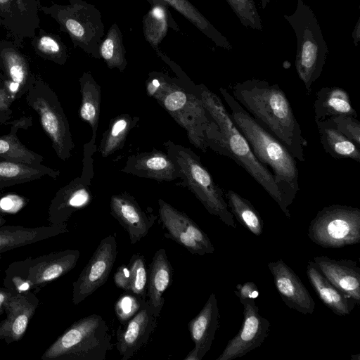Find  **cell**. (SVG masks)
Instances as JSON below:
<instances>
[{"label":"cell","mask_w":360,"mask_h":360,"mask_svg":"<svg viewBox=\"0 0 360 360\" xmlns=\"http://www.w3.org/2000/svg\"><path fill=\"white\" fill-rule=\"evenodd\" d=\"M228 91L263 128L288 148L296 160L305 161L304 150L308 142L287 96L278 84L250 79L231 84Z\"/></svg>","instance_id":"cell-1"},{"label":"cell","mask_w":360,"mask_h":360,"mask_svg":"<svg viewBox=\"0 0 360 360\" xmlns=\"http://www.w3.org/2000/svg\"><path fill=\"white\" fill-rule=\"evenodd\" d=\"M219 91L230 110L232 121L247 140L257 159L270 170L290 205L300 191L296 159L235 100L228 89L220 87Z\"/></svg>","instance_id":"cell-2"},{"label":"cell","mask_w":360,"mask_h":360,"mask_svg":"<svg viewBox=\"0 0 360 360\" xmlns=\"http://www.w3.org/2000/svg\"><path fill=\"white\" fill-rule=\"evenodd\" d=\"M195 89L219 130V141L215 153L232 159L243 168L290 219V205L276 184L273 174L255 156L247 140L232 121L221 98L203 84L195 86Z\"/></svg>","instance_id":"cell-3"},{"label":"cell","mask_w":360,"mask_h":360,"mask_svg":"<svg viewBox=\"0 0 360 360\" xmlns=\"http://www.w3.org/2000/svg\"><path fill=\"white\" fill-rule=\"evenodd\" d=\"M147 93L155 98L187 132L190 142L206 152L212 150L219 139L217 124L198 95L195 86L189 90L165 76H153L146 82Z\"/></svg>","instance_id":"cell-4"},{"label":"cell","mask_w":360,"mask_h":360,"mask_svg":"<svg viewBox=\"0 0 360 360\" xmlns=\"http://www.w3.org/2000/svg\"><path fill=\"white\" fill-rule=\"evenodd\" d=\"M296 36L295 68L307 94L320 77L326 62L328 49L320 24L309 6L297 0L295 11L283 15Z\"/></svg>","instance_id":"cell-5"},{"label":"cell","mask_w":360,"mask_h":360,"mask_svg":"<svg viewBox=\"0 0 360 360\" xmlns=\"http://www.w3.org/2000/svg\"><path fill=\"white\" fill-rule=\"evenodd\" d=\"M105 321L91 314L72 324L44 352L42 359L105 360L111 349Z\"/></svg>","instance_id":"cell-6"},{"label":"cell","mask_w":360,"mask_h":360,"mask_svg":"<svg viewBox=\"0 0 360 360\" xmlns=\"http://www.w3.org/2000/svg\"><path fill=\"white\" fill-rule=\"evenodd\" d=\"M165 145L167 154L176 165L184 185L195 195L210 214L218 217L228 226L236 229L224 191L216 184L200 158L190 148L170 141Z\"/></svg>","instance_id":"cell-7"},{"label":"cell","mask_w":360,"mask_h":360,"mask_svg":"<svg viewBox=\"0 0 360 360\" xmlns=\"http://www.w3.org/2000/svg\"><path fill=\"white\" fill-rule=\"evenodd\" d=\"M27 104L39 115L58 157L67 160L74 148L70 125L56 94L44 82L34 79L25 94Z\"/></svg>","instance_id":"cell-8"},{"label":"cell","mask_w":360,"mask_h":360,"mask_svg":"<svg viewBox=\"0 0 360 360\" xmlns=\"http://www.w3.org/2000/svg\"><path fill=\"white\" fill-rule=\"evenodd\" d=\"M307 235L324 248H342L360 243V209L331 205L319 210L310 221Z\"/></svg>","instance_id":"cell-9"},{"label":"cell","mask_w":360,"mask_h":360,"mask_svg":"<svg viewBox=\"0 0 360 360\" xmlns=\"http://www.w3.org/2000/svg\"><path fill=\"white\" fill-rule=\"evenodd\" d=\"M158 212L165 236L176 241L194 255L212 254L214 248L207 235L185 213L177 210L162 199Z\"/></svg>","instance_id":"cell-10"},{"label":"cell","mask_w":360,"mask_h":360,"mask_svg":"<svg viewBox=\"0 0 360 360\" xmlns=\"http://www.w3.org/2000/svg\"><path fill=\"white\" fill-rule=\"evenodd\" d=\"M117 254L115 235H109L101 240L79 278L73 283L74 304H78L106 282Z\"/></svg>","instance_id":"cell-11"},{"label":"cell","mask_w":360,"mask_h":360,"mask_svg":"<svg viewBox=\"0 0 360 360\" xmlns=\"http://www.w3.org/2000/svg\"><path fill=\"white\" fill-rule=\"evenodd\" d=\"M243 321L238 333L231 339L216 360L242 357L261 346L269 334L270 322L259 313L255 300H241Z\"/></svg>","instance_id":"cell-12"},{"label":"cell","mask_w":360,"mask_h":360,"mask_svg":"<svg viewBox=\"0 0 360 360\" xmlns=\"http://www.w3.org/2000/svg\"><path fill=\"white\" fill-rule=\"evenodd\" d=\"M158 323V318L151 312L146 300H142L139 311L116 331V348L122 360H128L144 347Z\"/></svg>","instance_id":"cell-13"},{"label":"cell","mask_w":360,"mask_h":360,"mask_svg":"<svg viewBox=\"0 0 360 360\" xmlns=\"http://www.w3.org/2000/svg\"><path fill=\"white\" fill-rule=\"evenodd\" d=\"M267 266L276 290L284 303L290 309L302 314H312L315 310V302L293 269L282 259L269 262Z\"/></svg>","instance_id":"cell-14"},{"label":"cell","mask_w":360,"mask_h":360,"mask_svg":"<svg viewBox=\"0 0 360 360\" xmlns=\"http://www.w3.org/2000/svg\"><path fill=\"white\" fill-rule=\"evenodd\" d=\"M110 207V214L127 232L131 244L144 238L153 225L155 217L148 216L128 193L112 195Z\"/></svg>","instance_id":"cell-15"},{"label":"cell","mask_w":360,"mask_h":360,"mask_svg":"<svg viewBox=\"0 0 360 360\" xmlns=\"http://www.w3.org/2000/svg\"><path fill=\"white\" fill-rule=\"evenodd\" d=\"M319 271L336 288L360 303V268L355 261L327 256L314 257Z\"/></svg>","instance_id":"cell-16"},{"label":"cell","mask_w":360,"mask_h":360,"mask_svg":"<svg viewBox=\"0 0 360 360\" xmlns=\"http://www.w3.org/2000/svg\"><path fill=\"white\" fill-rule=\"evenodd\" d=\"M122 171L158 181H169L179 178L174 162L168 154L159 150L141 153L129 157Z\"/></svg>","instance_id":"cell-17"},{"label":"cell","mask_w":360,"mask_h":360,"mask_svg":"<svg viewBox=\"0 0 360 360\" xmlns=\"http://www.w3.org/2000/svg\"><path fill=\"white\" fill-rule=\"evenodd\" d=\"M190 335L202 359L210 349L219 327V309L214 292L211 293L200 311L188 324Z\"/></svg>","instance_id":"cell-18"},{"label":"cell","mask_w":360,"mask_h":360,"mask_svg":"<svg viewBox=\"0 0 360 360\" xmlns=\"http://www.w3.org/2000/svg\"><path fill=\"white\" fill-rule=\"evenodd\" d=\"M148 276L146 301L153 314L158 318L165 302L162 295L171 284L173 277V268L165 249L161 248L155 252Z\"/></svg>","instance_id":"cell-19"},{"label":"cell","mask_w":360,"mask_h":360,"mask_svg":"<svg viewBox=\"0 0 360 360\" xmlns=\"http://www.w3.org/2000/svg\"><path fill=\"white\" fill-rule=\"evenodd\" d=\"M307 278L319 299L335 314L349 315L357 304L348 295L331 283L316 268L313 261L307 265Z\"/></svg>","instance_id":"cell-20"},{"label":"cell","mask_w":360,"mask_h":360,"mask_svg":"<svg viewBox=\"0 0 360 360\" xmlns=\"http://www.w3.org/2000/svg\"><path fill=\"white\" fill-rule=\"evenodd\" d=\"M315 121L323 120L338 115L357 117L349 94L339 86H323L316 93L314 103Z\"/></svg>","instance_id":"cell-21"},{"label":"cell","mask_w":360,"mask_h":360,"mask_svg":"<svg viewBox=\"0 0 360 360\" xmlns=\"http://www.w3.org/2000/svg\"><path fill=\"white\" fill-rule=\"evenodd\" d=\"M12 125L8 134L0 136V160L40 165L44 157L22 143L17 132L19 129H27L32 125V117H22L8 122Z\"/></svg>","instance_id":"cell-22"},{"label":"cell","mask_w":360,"mask_h":360,"mask_svg":"<svg viewBox=\"0 0 360 360\" xmlns=\"http://www.w3.org/2000/svg\"><path fill=\"white\" fill-rule=\"evenodd\" d=\"M79 251L67 250L50 255L30 267L28 279L33 285H40L51 282L73 269L79 257Z\"/></svg>","instance_id":"cell-23"},{"label":"cell","mask_w":360,"mask_h":360,"mask_svg":"<svg viewBox=\"0 0 360 360\" xmlns=\"http://www.w3.org/2000/svg\"><path fill=\"white\" fill-rule=\"evenodd\" d=\"M8 316L0 326V338L20 340L35 311V305L22 295L11 296L5 304Z\"/></svg>","instance_id":"cell-24"},{"label":"cell","mask_w":360,"mask_h":360,"mask_svg":"<svg viewBox=\"0 0 360 360\" xmlns=\"http://www.w3.org/2000/svg\"><path fill=\"white\" fill-rule=\"evenodd\" d=\"M1 58L7 77L4 86L14 100L20 98L26 94L34 80L27 64L20 54L11 49L4 50Z\"/></svg>","instance_id":"cell-25"},{"label":"cell","mask_w":360,"mask_h":360,"mask_svg":"<svg viewBox=\"0 0 360 360\" xmlns=\"http://www.w3.org/2000/svg\"><path fill=\"white\" fill-rule=\"evenodd\" d=\"M91 195L87 186V180L82 176L61 188L51 204V210L63 219L73 212L88 205Z\"/></svg>","instance_id":"cell-26"},{"label":"cell","mask_w":360,"mask_h":360,"mask_svg":"<svg viewBox=\"0 0 360 360\" xmlns=\"http://www.w3.org/2000/svg\"><path fill=\"white\" fill-rule=\"evenodd\" d=\"M315 122L326 153L335 158L352 159L360 162V148L340 132L329 119Z\"/></svg>","instance_id":"cell-27"},{"label":"cell","mask_w":360,"mask_h":360,"mask_svg":"<svg viewBox=\"0 0 360 360\" xmlns=\"http://www.w3.org/2000/svg\"><path fill=\"white\" fill-rule=\"evenodd\" d=\"M59 175L58 170L43 165H32L0 160V188L27 183L45 176L56 179Z\"/></svg>","instance_id":"cell-28"},{"label":"cell","mask_w":360,"mask_h":360,"mask_svg":"<svg viewBox=\"0 0 360 360\" xmlns=\"http://www.w3.org/2000/svg\"><path fill=\"white\" fill-rule=\"evenodd\" d=\"M79 82L82 94L79 116L90 124L93 131L92 141L94 143L99 120L101 88L89 73H84Z\"/></svg>","instance_id":"cell-29"},{"label":"cell","mask_w":360,"mask_h":360,"mask_svg":"<svg viewBox=\"0 0 360 360\" xmlns=\"http://www.w3.org/2000/svg\"><path fill=\"white\" fill-rule=\"evenodd\" d=\"M224 196L229 208L236 220L256 236L263 232V220L252 204L234 191L228 189Z\"/></svg>","instance_id":"cell-30"},{"label":"cell","mask_w":360,"mask_h":360,"mask_svg":"<svg viewBox=\"0 0 360 360\" xmlns=\"http://www.w3.org/2000/svg\"><path fill=\"white\" fill-rule=\"evenodd\" d=\"M167 5L172 6L178 12L186 17L203 34L209 37L217 46L228 51L233 50L229 41L221 34L188 0H162Z\"/></svg>","instance_id":"cell-31"},{"label":"cell","mask_w":360,"mask_h":360,"mask_svg":"<svg viewBox=\"0 0 360 360\" xmlns=\"http://www.w3.org/2000/svg\"><path fill=\"white\" fill-rule=\"evenodd\" d=\"M138 118L129 115H121L111 120L108 130L101 141L100 152L107 157L123 145L129 131L138 122Z\"/></svg>","instance_id":"cell-32"},{"label":"cell","mask_w":360,"mask_h":360,"mask_svg":"<svg viewBox=\"0 0 360 360\" xmlns=\"http://www.w3.org/2000/svg\"><path fill=\"white\" fill-rule=\"evenodd\" d=\"M145 39L156 48L167 34L168 12L162 3L155 4L144 16L143 20Z\"/></svg>","instance_id":"cell-33"},{"label":"cell","mask_w":360,"mask_h":360,"mask_svg":"<svg viewBox=\"0 0 360 360\" xmlns=\"http://www.w3.org/2000/svg\"><path fill=\"white\" fill-rule=\"evenodd\" d=\"M98 51L110 68H117L120 71L125 68L127 65L124 58L125 51L122 34L117 25L114 24L108 30Z\"/></svg>","instance_id":"cell-34"},{"label":"cell","mask_w":360,"mask_h":360,"mask_svg":"<svg viewBox=\"0 0 360 360\" xmlns=\"http://www.w3.org/2000/svg\"><path fill=\"white\" fill-rule=\"evenodd\" d=\"M49 229H21L0 231V252L46 238Z\"/></svg>","instance_id":"cell-35"},{"label":"cell","mask_w":360,"mask_h":360,"mask_svg":"<svg viewBox=\"0 0 360 360\" xmlns=\"http://www.w3.org/2000/svg\"><path fill=\"white\" fill-rule=\"evenodd\" d=\"M129 270V292L142 300L147 295L148 271L143 255L134 254L127 265Z\"/></svg>","instance_id":"cell-36"},{"label":"cell","mask_w":360,"mask_h":360,"mask_svg":"<svg viewBox=\"0 0 360 360\" xmlns=\"http://www.w3.org/2000/svg\"><path fill=\"white\" fill-rule=\"evenodd\" d=\"M225 1L244 27L262 30L261 18L253 0Z\"/></svg>","instance_id":"cell-37"},{"label":"cell","mask_w":360,"mask_h":360,"mask_svg":"<svg viewBox=\"0 0 360 360\" xmlns=\"http://www.w3.org/2000/svg\"><path fill=\"white\" fill-rule=\"evenodd\" d=\"M142 300L131 292L119 297L115 304V312L121 324H124L139 311Z\"/></svg>","instance_id":"cell-38"},{"label":"cell","mask_w":360,"mask_h":360,"mask_svg":"<svg viewBox=\"0 0 360 360\" xmlns=\"http://www.w3.org/2000/svg\"><path fill=\"white\" fill-rule=\"evenodd\" d=\"M333 126L360 148V122L357 117L338 115L329 118Z\"/></svg>","instance_id":"cell-39"},{"label":"cell","mask_w":360,"mask_h":360,"mask_svg":"<svg viewBox=\"0 0 360 360\" xmlns=\"http://www.w3.org/2000/svg\"><path fill=\"white\" fill-rule=\"evenodd\" d=\"M25 205V199L17 194H8L0 199V212L13 214Z\"/></svg>","instance_id":"cell-40"},{"label":"cell","mask_w":360,"mask_h":360,"mask_svg":"<svg viewBox=\"0 0 360 360\" xmlns=\"http://www.w3.org/2000/svg\"><path fill=\"white\" fill-rule=\"evenodd\" d=\"M14 99L6 90L0 84V124H7L12 117L11 105Z\"/></svg>","instance_id":"cell-41"},{"label":"cell","mask_w":360,"mask_h":360,"mask_svg":"<svg viewBox=\"0 0 360 360\" xmlns=\"http://www.w3.org/2000/svg\"><path fill=\"white\" fill-rule=\"evenodd\" d=\"M234 292L240 300H255L259 294L256 284L252 281H247L243 284H238Z\"/></svg>","instance_id":"cell-42"},{"label":"cell","mask_w":360,"mask_h":360,"mask_svg":"<svg viewBox=\"0 0 360 360\" xmlns=\"http://www.w3.org/2000/svg\"><path fill=\"white\" fill-rule=\"evenodd\" d=\"M37 46L41 52L50 56H58L61 52L58 42L49 36L41 37L38 41Z\"/></svg>","instance_id":"cell-43"},{"label":"cell","mask_w":360,"mask_h":360,"mask_svg":"<svg viewBox=\"0 0 360 360\" xmlns=\"http://www.w3.org/2000/svg\"><path fill=\"white\" fill-rule=\"evenodd\" d=\"M113 280L117 287L129 292L130 283L128 266H120L114 274Z\"/></svg>","instance_id":"cell-44"},{"label":"cell","mask_w":360,"mask_h":360,"mask_svg":"<svg viewBox=\"0 0 360 360\" xmlns=\"http://www.w3.org/2000/svg\"><path fill=\"white\" fill-rule=\"evenodd\" d=\"M13 281L15 284L16 289L19 292L27 291L30 288L31 285H33L29 279L25 280L20 277H15L13 279Z\"/></svg>","instance_id":"cell-45"},{"label":"cell","mask_w":360,"mask_h":360,"mask_svg":"<svg viewBox=\"0 0 360 360\" xmlns=\"http://www.w3.org/2000/svg\"><path fill=\"white\" fill-rule=\"evenodd\" d=\"M352 38H353V40H354V43L355 44L356 46L358 45V42L359 41V39H360V22H359V19L358 20L355 27H354V32H352Z\"/></svg>","instance_id":"cell-46"},{"label":"cell","mask_w":360,"mask_h":360,"mask_svg":"<svg viewBox=\"0 0 360 360\" xmlns=\"http://www.w3.org/2000/svg\"><path fill=\"white\" fill-rule=\"evenodd\" d=\"M10 297L8 293L0 290V309L3 306H5L6 302Z\"/></svg>","instance_id":"cell-47"},{"label":"cell","mask_w":360,"mask_h":360,"mask_svg":"<svg viewBox=\"0 0 360 360\" xmlns=\"http://www.w3.org/2000/svg\"><path fill=\"white\" fill-rule=\"evenodd\" d=\"M270 2V0H261V3H262V8L263 9H264L267 4Z\"/></svg>","instance_id":"cell-48"},{"label":"cell","mask_w":360,"mask_h":360,"mask_svg":"<svg viewBox=\"0 0 360 360\" xmlns=\"http://www.w3.org/2000/svg\"><path fill=\"white\" fill-rule=\"evenodd\" d=\"M351 359L352 360H359L360 359L359 354H357L356 355L352 354Z\"/></svg>","instance_id":"cell-49"},{"label":"cell","mask_w":360,"mask_h":360,"mask_svg":"<svg viewBox=\"0 0 360 360\" xmlns=\"http://www.w3.org/2000/svg\"><path fill=\"white\" fill-rule=\"evenodd\" d=\"M10 0H0V2L1 3H6L8 1H9Z\"/></svg>","instance_id":"cell-50"},{"label":"cell","mask_w":360,"mask_h":360,"mask_svg":"<svg viewBox=\"0 0 360 360\" xmlns=\"http://www.w3.org/2000/svg\"><path fill=\"white\" fill-rule=\"evenodd\" d=\"M4 221V219L0 217V224H1Z\"/></svg>","instance_id":"cell-51"}]
</instances>
